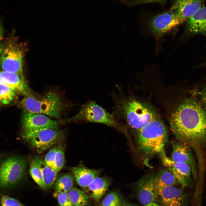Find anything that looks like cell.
Masks as SVG:
<instances>
[{
  "label": "cell",
  "instance_id": "4fadbf2b",
  "mask_svg": "<svg viewBox=\"0 0 206 206\" xmlns=\"http://www.w3.org/2000/svg\"><path fill=\"white\" fill-rule=\"evenodd\" d=\"M180 24L176 13L171 8L155 16L149 23L151 31L157 37L163 35Z\"/></svg>",
  "mask_w": 206,
  "mask_h": 206
},
{
  "label": "cell",
  "instance_id": "7402d4cb",
  "mask_svg": "<svg viewBox=\"0 0 206 206\" xmlns=\"http://www.w3.org/2000/svg\"><path fill=\"white\" fill-rule=\"evenodd\" d=\"M74 177L69 173L64 174L55 182L54 188L59 192L67 193L73 187Z\"/></svg>",
  "mask_w": 206,
  "mask_h": 206
},
{
  "label": "cell",
  "instance_id": "30bf717a",
  "mask_svg": "<svg viewBox=\"0 0 206 206\" xmlns=\"http://www.w3.org/2000/svg\"><path fill=\"white\" fill-rule=\"evenodd\" d=\"M159 155L163 165L173 173L182 187L195 188L196 184L193 178L189 166L172 161L167 156L164 149Z\"/></svg>",
  "mask_w": 206,
  "mask_h": 206
},
{
  "label": "cell",
  "instance_id": "e575fe53",
  "mask_svg": "<svg viewBox=\"0 0 206 206\" xmlns=\"http://www.w3.org/2000/svg\"><path fill=\"white\" fill-rule=\"evenodd\" d=\"M145 206H160L159 204L156 203L152 202L148 204Z\"/></svg>",
  "mask_w": 206,
  "mask_h": 206
},
{
  "label": "cell",
  "instance_id": "9c48e42d",
  "mask_svg": "<svg viewBox=\"0 0 206 206\" xmlns=\"http://www.w3.org/2000/svg\"><path fill=\"white\" fill-rule=\"evenodd\" d=\"M22 136L44 129H59L60 122L40 113L23 110Z\"/></svg>",
  "mask_w": 206,
  "mask_h": 206
},
{
  "label": "cell",
  "instance_id": "7a4b0ae2",
  "mask_svg": "<svg viewBox=\"0 0 206 206\" xmlns=\"http://www.w3.org/2000/svg\"><path fill=\"white\" fill-rule=\"evenodd\" d=\"M112 94L114 103L112 114L119 122H125L137 133L158 115L154 109L147 104L130 96H126L121 88Z\"/></svg>",
  "mask_w": 206,
  "mask_h": 206
},
{
  "label": "cell",
  "instance_id": "e0dca14e",
  "mask_svg": "<svg viewBox=\"0 0 206 206\" xmlns=\"http://www.w3.org/2000/svg\"><path fill=\"white\" fill-rule=\"evenodd\" d=\"M188 34H202L206 37V6L201 7L187 21Z\"/></svg>",
  "mask_w": 206,
  "mask_h": 206
},
{
  "label": "cell",
  "instance_id": "603a6c76",
  "mask_svg": "<svg viewBox=\"0 0 206 206\" xmlns=\"http://www.w3.org/2000/svg\"><path fill=\"white\" fill-rule=\"evenodd\" d=\"M73 206H86L89 202V197L83 191L73 187L67 193Z\"/></svg>",
  "mask_w": 206,
  "mask_h": 206
},
{
  "label": "cell",
  "instance_id": "83f0119b",
  "mask_svg": "<svg viewBox=\"0 0 206 206\" xmlns=\"http://www.w3.org/2000/svg\"><path fill=\"white\" fill-rule=\"evenodd\" d=\"M0 206H26L17 199L6 195H2L0 199Z\"/></svg>",
  "mask_w": 206,
  "mask_h": 206
},
{
  "label": "cell",
  "instance_id": "7c38bea8",
  "mask_svg": "<svg viewBox=\"0 0 206 206\" xmlns=\"http://www.w3.org/2000/svg\"><path fill=\"white\" fill-rule=\"evenodd\" d=\"M172 146V152L170 159L175 162L189 166L191 169L193 178L197 184L199 181L198 166L191 148L178 141L173 142Z\"/></svg>",
  "mask_w": 206,
  "mask_h": 206
},
{
  "label": "cell",
  "instance_id": "d6a6232c",
  "mask_svg": "<svg viewBox=\"0 0 206 206\" xmlns=\"http://www.w3.org/2000/svg\"><path fill=\"white\" fill-rule=\"evenodd\" d=\"M7 44V41H3L0 40V56L5 49Z\"/></svg>",
  "mask_w": 206,
  "mask_h": 206
},
{
  "label": "cell",
  "instance_id": "836d02e7",
  "mask_svg": "<svg viewBox=\"0 0 206 206\" xmlns=\"http://www.w3.org/2000/svg\"><path fill=\"white\" fill-rule=\"evenodd\" d=\"M3 29L1 23L0 22V40L3 38Z\"/></svg>",
  "mask_w": 206,
  "mask_h": 206
},
{
  "label": "cell",
  "instance_id": "d6986e66",
  "mask_svg": "<svg viewBox=\"0 0 206 206\" xmlns=\"http://www.w3.org/2000/svg\"><path fill=\"white\" fill-rule=\"evenodd\" d=\"M111 183V180L107 177H98L95 178L88 187L92 192L91 197L96 202H99Z\"/></svg>",
  "mask_w": 206,
  "mask_h": 206
},
{
  "label": "cell",
  "instance_id": "8992f818",
  "mask_svg": "<svg viewBox=\"0 0 206 206\" xmlns=\"http://www.w3.org/2000/svg\"><path fill=\"white\" fill-rule=\"evenodd\" d=\"M65 123L72 122L97 123L115 128L121 131L126 130L125 126L117 120L95 102L88 101L82 106L78 112L71 118L63 120Z\"/></svg>",
  "mask_w": 206,
  "mask_h": 206
},
{
  "label": "cell",
  "instance_id": "f546056e",
  "mask_svg": "<svg viewBox=\"0 0 206 206\" xmlns=\"http://www.w3.org/2000/svg\"><path fill=\"white\" fill-rule=\"evenodd\" d=\"M56 192L58 195V201L60 206H73L69 199L67 193Z\"/></svg>",
  "mask_w": 206,
  "mask_h": 206
},
{
  "label": "cell",
  "instance_id": "8fae6325",
  "mask_svg": "<svg viewBox=\"0 0 206 206\" xmlns=\"http://www.w3.org/2000/svg\"><path fill=\"white\" fill-rule=\"evenodd\" d=\"M155 174H145L136 183L135 186L139 201L144 206L157 200L159 194L154 183Z\"/></svg>",
  "mask_w": 206,
  "mask_h": 206
},
{
  "label": "cell",
  "instance_id": "4dcf8cb0",
  "mask_svg": "<svg viewBox=\"0 0 206 206\" xmlns=\"http://www.w3.org/2000/svg\"><path fill=\"white\" fill-rule=\"evenodd\" d=\"M166 0H133L128 3V4L132 5H137L146 3H158L163 4Z\"/></svg>",
  "mask_w": 206,
  "mask_h": 206
},
{
  "label": "cell",
  "instance_id": "ac0fdd59",
  "mask_svg": "<svg viewBox=\"0 0 206 206\" xmlns=\"http://www.w3.org/2000/svg\"><path fill=\"white\" fill-rule=\"evenodd\" d=\"M71 170L77 184L83 188L88 187L96 178L98 177L100 171L90 169L82 166L71 168Z\"/></svg>",
  "mask_w": 206,
  "mask_h": 206
},
{
  "label": "cell",
  "instance_id": "d590c367",
  "mask_svg": "<svg viewBox=\"0 0 206 206\" xmlns=\"http://www.w3.org/2000/svg\"><path fill=\"white\" fill-rule=\"evenodd\" d=\"M117 206H123L121 204V203H120L119 205H118Z\"/></svg>",
  "mask_w": 206,
  "mask_h": 206
},
{
  "label": "cell",
  "instance_id": "52a82bcc",
  "mask_svg": "<svg viewBox=\"0 0 206 206\" xmlns=\"http://www.w3.org/2000/svg\"><path fill=\"white\" fill-rule=\"evenodd\" d=\"M7 42L6 48L0 56V70L24 77L23 68L26 45L16 39Z\"/></svg>",
  "mask_w": 206,
  "mask_h": 206
},
{
  "label": "cell",
  "instance_id": "1f68e13d",
  "mask_svg": "<svg viewBox=\"0 0 206 206\" xmlns=\"http://www.w3.org/2000/svg\"><path fill=\"white\" fill-rule=\"evenodd\" d=\"M199 94L201 104L206 111V87L203 89Z\"/></svg>",
  "mask_w": 206,
  "mask_h": 206
},
{
  "label": "cell",
  "instance_id": "484cf974",
  "mask_svg": "<svg viewBox=\"0 0 206 206\" xmlns=\"http://www.w3.org/2000/svg\"><path fill=\"white\" fill-rule=\"evenodd\" d=\"M64 148L62 145L58 147L53 168L58 173L62 169L65 163Z\"/></svg>",
  "mask_w": 206,
  "mask_h": 206
},
{
  "label": "cell",
  "instance_id": "3957f363",
  "mask_svg": "<svg viewBox=\"0 0 206 206\" xmlns=\"http://www.w3.org/2000/svg\"><path fill=\"white\" fill-rule=\"evenodd\" d=\"M168 138L166 126L158 116L137 133V149L144 164L164 149Z\"/></svg>",
  "mask_w": 206,
  "mask_h": 206
},
{
  "label": "cell",
  "instance_id": "277c9868",
  "mask_svg": "<svg viewBox=\"0 0 206 206\" xmlns=\"http://www.w3.org/2000/svg\"><path fill=\"white\" fill-rule=\"evenodd\" d=\"M20 105L23 110L42 114L59 119L64 108L60 97L55 92L49 91L39 98L33 96L25 97Z\"/></svg>",
  "mask_w": 206,
  "mask_h": 206
},
{
  "label": "cell",
  "instance_id": "cb8c5ba5",
  "mask_svg": "<svg viewBox=\"0 0 206 206\" xmlns=\"http://www.w3.org/2000/svg\"><path fill=\"white\" fill-rule=\"evenodd\" d=\"M18 94L8 86L0 84V106L11 103L17 98Z\"/></svg>",
  "mask_w": 206,
  "mask_h": 206
},
{
  "label": "cell",
  "instance_id": "f1b7e54d",
  "mask_svg": "<svg viewBox=\"0 0 206 206\" xmlns=\"http://www.w3.org/2000/svg\"><path fill=\"white\" fill-rule=\"evenodd\" d=\"M57 149L56 146L52 148L46 154L44 159L45 164L52 169Z\"/></svg>",
  "mask_w": 206,
  "mask_h": 206
},
{
  "label": "cell",
  "instance_id": "6da1fadb",
  "mask_svg": "<svg viewBox=\"0 0 206 206\" xmlns=\"http://www.w3.org/2000/svg\"><path fill=\"white\" fill-rule=\"evenodd\" d=\"M170 129L177 141L194 151L199 168L205 167L206 156V111L193 98L182 102L171 113Z\"/></svg>",
  "mask_w": 206,
  "mask_h": 206
},
{
  "label": "cell",
  "instance_id": "5bb4252c",
  "mask_svg": "<svg viewBox=\"0 0 206 206\" xmlns=\"http://www.w3.org/2000/svg\"><path fill=\"white\" fill-rule=\"evenodd\" d=\"M183 188L175 185L165 187L159 192L160 206H185L188 195Z\"/></svg>",
  "mask_w": 206,
  "mask_h": 206
},
{
  "label": "cell",
  "instance_id": "ba28073f",
  "mask_svg": "<svg viewBox=\"0 0 206 206\" xmlns=\"http://www.w3.org/2000/svg\"><path fill=\"white\" fill-rule=\"evenodd\" d=\"M62 135L59 129L46 128L22 136L37 152L41 153L56 144Z\"/></svg>",
  "mask_w": 206,
  "mask_h": 206
},
{
  "label": "cell",
  "instance_id": "8d00e7d4",
  "mask_svg": "<svg viewBox=\"0 0 206 206\" xmlns=\"http://www.w3.org/2000/svg\"><path fill=\"white\" fill-rule=\"evenodd\" d=\"M123 206H131V205H124V206L123 205Z\"/></svg>",
  "mask_w": 206,
  "mask_h": 206
},
{
  "label": "cell",
  "instance_id": "5b68a950",
  "mask_svg": "<svg viewBox=\"0 0 206 206\" xmlns=\"http://www.w3.org/2000/svg\"><path fill=\"white\" fill-rule=\"evenodd\" d=\"M27 163L22 157L0 154V189H10L18 184L25 175Z\"/></svg>",
  "mask_w": 206,
  "mask_h": 206
},
{
  "label": "cell",
  "instance_id": "9a60e30c",
  "mask_svg": "<svg viewBox=\"0 0 206 206\" xmlns=\"http://www.w3.org/2000/svg\"><path fill=\"white\" fill-rule=\"evenodd\" d=\"M0 84L5 85L25 97L33 96L24 77L0 70Z\"/></svg>",
  "mask_w": 206,
  "mask_h": 206
},
{
  "label": "cell",
  "instance_id": "2e32d148",
  "mask_svg": "<svg viewBox=\"0 0 206 206\" xmlns=\"http://www.w3.org/2000/svg\"><path fill=\"white\" fill-rule=\"evenodd\" d=\"M206 0H175L171 8L175 12L181 24L192 17Z\"/></svg>",
  "mask_w": 206,
  "mask_h": 206
},
{
  "label": "cell",
  "instance_id": "4316f807",
  "mask_svg": "<svg viewBox=\"0 0 206 206\" xmlns=\"http://www.w3.org/2000/svg\"><path fill=\"white\" fill-rule=\"evenodd\" d=\"M120 198L116 192L108 194L103 199L102 206H117L120 203Z\"/></svg>",
  "mask_w": 206,
  "mask_h": 206
},
{
  "label": "cell",
  "instance_id": "44dd1931",
  "mask_svg": "<svg viewBox=\"0 0 206 206\" xmlns=\"http://www.w3.org/2000/svg\"><path fill=\"white\" fill-rule=\"evenodd\" d=\"M41 171L44 188L45 189L50 188L55 183L58 173L48 166L44 161L39 157L35 158Z\"/></svg>",
  "mask_w": 206,
  "mask_h": 206
},
{
  "label": "cell",
  "instance_id": "ffe728a7",
  "mask_svg": "<svg viewBox=\"0 0 206 206\" xmlns=\"http://www.w3.org/2000/svg\"><path fill=\"white\" fill-rule=\"evenodd\" d=\"M154 183L158 193L165 187L178 183L174 175L167 168L163 169L155 174Z\"/></svg>",
  "mask_w": 206,
  "mask_h": 206
},
{
  "label": "cell",
  "instance_id": "d4e9b609",
  "mask_svg": "<svg viewBox=\"0 0 206 206\" xmlns=\"http://www.w3.org/2000/svg\"><path fill=\"white\" fill-rule=\"evenodd\" d=\"M29 172L31 177L35 182L41 188L43 189L41 171L35 158L33 159L31 162Z\"/></svg>",
  "mask_w": 206,
  "mask_h": 206
}]
</instances>
